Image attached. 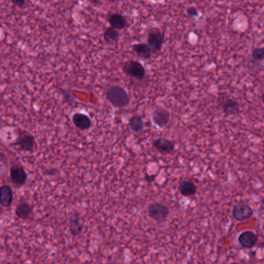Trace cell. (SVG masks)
Here are the masks:
<instances>
[{
  "instance_id": "cell-18",
  "label": "cell",
  "mask_w": 264,
  "mask_h": 264,
  "mask_svg": "<svg viewBox=\"0 0 264 264\" xmlns=\"http://www.w3.org/2000/svg\"><path fill=\"white\" fill-rule=\"evenodd\" d=\"M34 208L29 203L23 201L17 205L15 209V214L20 220H27L31 216Z\"/></svg>"
},
{
  "instance_id": "cell-20",
  "label": "cell",
  "mask_w": 264,
  "mask_h": 264,
  "mask_svg": "<svg viewBox=\"0 0 264 264\" xmlns=\"http://www.w3.org/2000/svg\"><path fill=\"white\" fill-rule=\"evenodd\" d=\"M131 131L134 132H139L142 131L144 128V120L141 115H135L131 116L128 121Z\"/></svg>"
},
{
  "instance_id": "cell-19",
  "label": "cell",
  "mask_w": 264,
  "mask_h": 264,
  "mask_svg": "<svg viewBox=\"0 0 264 264\" xmlns=\"http://www.w3.org/2000/svg\"><path fill=\"white\" fill-rule=\"evenodd\" d=\"M120 36V32L119 30H115L110 26L103 32V41H105V43L107 44H115L119 42Z\"/></svg>"
},
{
  "instance_id": "cell-1",
  "label": "cell",
  "mask_w": 264,
  "mask_h": 264,
  "mask_svg": "<svg viewBox=\"0 0 264 264\" xmlns=\"http://www.w3.org/2000/svg\"><path fill=\"white\" fill-rule=\"evenodd\" d=\"M106 99L115 108L123 109L129 106L131 99L125 88L118 85L110 86L106 91Z\"/></svg>"
},
{
  "instance_id": "cell-7",
  "label": "cell",
  "mask_w": 264,
  "mask_h": 264,
  "mask_svg": "<svg viewBox=\"0 0 264 264\" xmlns=\"http://www.w3.org/2000/svg\"><path fill=\"white\" fill-rule=\"evenodd\" d=\"M253 216V208L247 203L243 201H239L233 206V217L237 221H246Z\"/></svg>"
},
{
  "instance_id": "cell-23",
  "label": "cell",
  "mask_w": 264,
  "mask_h": 264,
  "mask_svg": "<svg viewBox=\"0 0 264 264\" xmlns=\"http://www.w3.org/2000/svg\"><path fill=\"white\" fill-rule=\"evenodd\" d=\"M145 180H146V181H147V182H148V183L153 182L154 180H155V175H146Z\"/></svg>"
},
{
  "instance_id": "cell-9",
  "label": "cell",
  "mask_w": 264,
  "mask_h": 264,
  "mask_svg": "<svg viewBox=\"0 0 264 264\" xmlns=\"http://www.w3.org/2000/svg\"><path fill=\"white\" fill-rule=\"evenodd\" d=\"M152 146L159 154L166 155L174 152L176 148V143L166 138H159L153 140Z\"/></svg>"
},
{
  "instance_id": "cell-17",
  "label": "cell",
  "mask_w": 264,
  "mask_h": 264,
  "mask_svg": "<svg viewBox=\"0 0 264 264\" xmlns=\"http://www.w3.org/2000/svg\"><path fill=\"white\" fill-rule=\"evenodd\" d=\"M179 191L182 196L185 197H192L197 192V187L193 181L190 180H184L179 184Z\"/></svg>"
},
{
  "instance_id": "cell-15",
  "label": "cell",
  "mask_w": 264,
  "mask_h": 264,
  "mask_svg": "<svg viewBox=\"0 0 264 264\" xmlns=\"http://www.w3.org/2000/svg\"><path fill=\"white\" fill-rule=\"evenodd\" d=\"M69 229L74 237L80 236L83 232V224L78 213H73L69 217Z\"/></svg>"
},
{
  "instance_id": "cell-2",
  "label": "cell",
  "mask_w": 264,
  "mask_h": 264,
  "mask_svg": "<svg viewBox=\"0 0 264 264\" xmlns=\"http://www.w3.org/2000/svg\"><path fill=\"white\" fill-rule=\"evenodd\" d=\"M148 45L152 49L153 54H159L162 50L165 43V34L164 32L159 28H152L148 30Z\"/></svg>"
},
{
  "instance_id": "cell-12",
  "label": "cell",
  "mask_w": 264,
  "mask_h": 264,
  "mask_svg": "<svg viewBox=\"0 0 264 264\" xmlns=\"http://www.w3.org/2000/svg\"><path fill=\"white\" fill-rule=\"evenodd\" d=\"M238 241L243 247L252 249L258 243V236L253 231H245L240 235Z\"/></svg>"
},
{
  "instance_id": "cell-4",
  "label": "cell",
  "mask_w": 264,
  "mask_h": 264,
  "mask_svg": "<svg viewBox=\"0 0 264 264\" xmlns=\"http://www.w3.org/2000/svg\"><path fill=\"white\" fill-rule=\"evenodd\" d=\"M14 144L18 147L19 149L24 152H34L37 147L35 137L23 130H19L18 136Z\"/></svg>"
},
{
  "instance_id": "cell-8",
  "label": "cell",
  "mask_w": 264,
  "mask_h": 264,
  "mask_svg": "<svg viewBox=\"0 0 264 264\" xmlns=\"http://www.w3.org/2000/svg\"><path fill=\"white\" fill-rule=\"evenodd\" d=\"M151 118L155 126H157L159 128H164L170 121L171 114L166 109L159 107L154 110Z\"/></svg>"
},
{
  "instance_id": "cell-21",
  "label": "cell",
  "mask_w": 264,
  "mask_h": 264,
  "mask_svg": "<svg viewBox=\"0 0 264 264\" xmlns=\"http://www.w3.org/2000/svg\"><path fill=\"white\" fill-rule=\"evenodd\" d=\"M251 56L257 62L264 61V47H257L252 50Z\"/></svg>"
},
{
  "instance_id": "cell-11",
  "label": "cell",
  "mask_w": 264,
  "mask_h": 264,
  "mask_svg": "<svg viewBox=\"0 0 264 264\" xmlns=\"http://www.w3.org/2000/svg\"><path fill=\"white\" fill-rule=\"evenodd\" d=\"M107 21H108V23L111 27L119 30V31L128 28L129 26L128 19L124 16L119 13H111V15L107 18Z\"/></svg>"
},
{
  "instance_id": "cell-14",
  "label": "cell",
  "mask_w": 264,
  "mask_h": 264,
  "mask_svg": "<svg viewBox=\"0 0 264 264\" xmlns=\"http://www.w3.org/2000/svg\"><path fill=\"white\" fill-rule=\"evenodd\" d=\"M13 201V192L11 187L4 184L0 187V205L4 208H9Z\"/></svg>"
},
{
  "instance_id": "cell-10",
  "label": "cell",
  "mask_w": 264,
  "mask_h": 264,
  "mask_svg": "<svg viewBox=\"0 0 264 264\" xmlns=\"http://www.w3.org/2000/svg\"><path fill=\"white\" fill-rule=\"evenodd\" d=\"M72 122L78 130L81 131H88L92 126V120L87 114L76 112L72 116Z\"/></svg>"
},
{
  "instance_id": "cell-26",
  "label": "cell",
  "mask_w": 264,
  "mask_h": 264,
  "mask_svg": "<svg viewBox=\"0 0 264 264\" xmlns=\"http://www.w3.org/2000/svg\"><path fill=\"white\" fill-rule=\"evenodd\" d=\"M262 99H263V102H264V93H263Z\"/></svg>"
},
{
  "instance_id": "cell-16",
  "label": "cell",
  "mask_w": 264,
  "mask_h": 264,
  "mask_svg": "<svg viewBox=\"0 0 264 264\" xmlns=\"http://www.w3.org/2000/svg\"><path fill=\"white\" fill-rule=\"evenodd\" d=\"M132 51L137 57L144 60H149L152 58L153 53L152 49L150 48L148 44L138 43L132 45Z\"/></svg>"
},
{
  "instance_id": "cell-24",
  "label": "cell",
  "mask_w": 264,
  "mask_h": 264,
  "mask_svg": "<svg viewBox=\"0 0 264 264\" xmlns=\"http://www.w3.org/2000/svg\"><path fill=\"white\" fill-rule=\"evenodd\" d=\"M13 3L15 4L17 6H22L26 3V2L22 1V0H13Z\"/></svg>"
},
{
  "instance_id": "cell-3",
  "label": "cell",
  "mask_w": 264,
  "mask_h": 264,
  "mask_svg": "<svg viewBox=\"0 0 264 264\" xmlns=\"http://www.w3.org/2000/svg\"><path fill=\"white\" fill-rule=\"evenodd\" d=\"M169 213V208L163 203L155 201L148 206V216L157 223H163L166 221Z\"/></svg>"
},
{
  "instance_id": "cell-25",
  "label": "cell",
  "mask_w": 264,
  "mask_h": 264,
  "mask_svg": "<svg viewBox=\"0 0 264 264\" xmlns=\"http://www.w3.org/2000/svg\"><path fill=\"white\" fill-rule=\"evenodd\" d=\"M261 207L264 210V198L261 201Z\"/></svg>"
},
{
  "instance_id": "cell-6",
  "label": "cell",
  "mask_w": 264,
  "mask_h": 264,
  "mask_svg": "<svg viewBox=\"0 0 264 264\" xmlns=\"http://www.w3.org/2000/svg\"><path fill=\"white\" fill-rule=\"evenodd\" d=\"M9 180L15 188H20L27 182L28 175L26 170L21 164L12 166L9 171Z\"/></svg>"
},
{
  "instance_id": "cell-5",
  "label": "cell",
  "mask_w": 264,
  "mask_h": 264,
  "mask_svg": "<svg viewBox=\"0 0 264 264\" xmlns=\"http://www.w3.org/2000/svg\"><path fill=\"white\" fill-rule=\"evenodd\" d=\"M122 71L126 75L138 80H142L146 76L145 67L136 60H130L126 62L122 67Z\"/></svg>"
},
{
  "instance_id": "cell-22",
  "label": "cell",
  "mask_w": 264,
  "mask_h": 264,
  "mask_svg": "<svg viewBox=\"0 0 264 264\" xmlns=\"http://www.w3.org/2000/svg\"><path fill=\"white\" fill-rule=\"evenodd\" d=\"M187 13H188V15L189 16V17H192V18H195V17H197L198 16H199V12H198V10H196V8L192 7H192L188 8Z\"/></svg>"
},
{
  "instance_id": "cell-13",
  "label": "cell",
  "mask_w": 264,
  "mask_h": 264,
  "mask_svg": "<svg viewBox=\"0 0 264 264\" xmlns=\"http://www.w3.org/2000/svg\"><path fill=\"white\" fill-rule=\"evenodd\" d=\"M220 108L226 115H236L240 112V104L235 99L223 98L220 99Z\"/></svg>"
},
{
  "instance_id": "cell-27",
  "label": "cell",
  "mask_w": 264,
  "mask_h": 264,
  "mask_svg": "<svg viewBox=\"0 0 264 264\" xmlns=\"http://www.w3.org/2000/svg\"><path fill=\"white\" fill-rule=\"evenodd\" d=\"M237 264V263H233V264Z\"/></svg>"
}]
</instances>
